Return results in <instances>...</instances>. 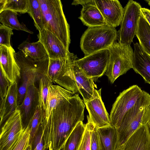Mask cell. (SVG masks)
<instances>
[{
  "instance_id": "b9f144b4",
  "label": "cell",
  "mask_w": 150,
  "mask_h": 150,
  "mask_svg": "<svg viewBox=\"0 0 150 150\" xmlns=\"http://www.w3.org/2000/svg\"><path fill=\"white\" fill-rule=\"evenodd\" d=\"M25 150H32L31 146L29 145Z\"/></svg>"
},
{
  "instance_id": "1f68e13d",
  "label": "cell",
  "mask_w": 150,
  "mask_h": 150,
  "mask_svg": "<svg viewBox=\"0 0 150 150\" xmlns=\"http://www.w3.org/2000/svg\"><path fill=\"white\" fill-rule=\"evenodd\" d=\"M13 30L2 24H0V46L4 45L8 48L12 46L10 44V38L13 34Z\"/></svg>"
},
{
  "instance_id": "e0dca14e",
  "label": "cell",
  "mask_w": 150,
  "mask_h": 150,
  "mask_svg": "<svg viewBox=\"0 0 150 150\" xmlns=\"http://www.w3.org/2000/svg\"><path fill=\"white\" fill-rule=\"evenodd\" d=\"M132 69L150 84V56L144 52L138 42L134 44Z\"/></svg>"
},
{
  "instance_id": "836d02e7",
  "label": "cell",
  "mask_w": 150,
  "mask_h": 150,
  "mask_svg": "<svg viewBox=\"0 0 150 150\" xmlns=\"http://www.w3.org/2000/svg\"><path fill=\"white\" fill-rule=\"evenodd\" d=\"M0 96L1 100L6 95L8 88L11 83L4 76L0 69Z\"/></svg>"
},
{
  "instance_id": "d6a6232c",
  "label": "cell",
  "mask_w": 150,
  "mask_h": 150,
  "mask_svg": "<svg viewBox=\"0 0 150 150\" xmlns=\"http://www.w3.org/2000/svg\"><path fill=\"white\" fill-rule=\"evenodd\" d=\"M30 129L28 126L24 130L18 142L12 150H25L29 145Z\"/></svg>"
},
{
  "instance_id": "7bdbcfd3",
  "label": "cell",
  "mask_w": 150,
  "mask_h": 150,
  "mask_svg": "<svg viewBox=\"0 0 150 150\" xmlns=\"http://www.w3.org/2000/svg\"><path fill=\"white\" fill-rule=\"evenodd\" d=\"M148 3L149 5L150 6V0H145Z\"/></svg>"
},
{
  "instance_id": "5b68a950",
  "label": "cell",
  "mask_w": 150,
  "mask_h": 150,
  "mask_svg": "<svg viewBox=\"0 0 150 150\" xmlns=\"http://www.w3.org/2000/svg\"><path fill=\"white\" fill-rule=\"evenodd\" d=\"M108 49L110 55L105 74L113 83L119 77L132 68L134 52L130 45L116 41Z\"/></svg>"
},
{
  "instance_id": "4fadbf2b",
  "label": "cell",
  "mask_w": 150,
  "mask_h": 150,
  "mask_svg": "<svg viewBox=\"0 0 150 150\" xmlns=\"http://www.w3.org/2000/svg\"><path fill=\"white\" fill-rule=\"evenodd\" d=\"M0 69L6 78L12 84L21 78V68L14 57L15 52L12 47L0 46Z\"/></svg>"
},
{
  "instance_id": "8fae6325",
  "label": "cell",
  "mask_w": 150,
  "mask_h": 150,
  "mask_svg": "<svg viewBox=\"0 0 150 150\" xmlns=\"http://www.w3.org/2000/svg\"><path fill=\"white\" fill-rule=\"evenodd\" d=\"M101 88L95 89L93 97L87 101H83L88 112V116L96 128L111 125L109 116L101 97Z\"/></svg>"
},
{
  "instance_id": "7402d4cb",
  "label": "cell",
  "mask_w": 150,
  "mask_h": 150,
  "mask_svg": "<svg viewBox=\"0 0 150 150\" xmlns=\"http://www.w3.org/2000/svg\"><path fill=\"white\" fill-rule=\"evenodd\" d=\"M26 56H29L36 61H43L49 58L44 46L39 40L31 43L27 40L23 41L18 47Z\"/></svg>"
},
{
  "instance_id": "ab89813d",
  "label": "cell",
  "mask_w": 150,
  "mask_h": 150,
  "mask_svg": "<svg viewBox=\"0 0 150 150\" xmlns=\"http://www.w3.org/2000/svg\"><path fill=\"white\" fill-rule=\"evenodd\" d=\"M34 150H45L42 138Z\"/></svg>"
},
{
  "instance_id": "e575fe53",
  "label": "cell",
  "mask_w": 150,
  "mask_h": 150,
  "mask_svg": "<svg viewBox=\"0 0 150 150\" xmlns=\"http://www.w3.org/2000/svg\"><path fill=\"white\" fill-rule=\"evenodd\" d=\"M90 146L91 150H101L98 133L97 128L95 127L91 135Z\"/></svg>"
},
{
  "instance_id": "30bf717a",
  "label": "cell",
  "mask_w": 150,
  "mask_h": 150,
  "mask_svg": "<svg viewBox=\"0 0 150 150\" xmlns=\"http://www.w3.org/2000/svg\"><path fill=\"white\" fill-rule=\"evenodd\" d=\"M147 106H138L125 115L119 127L116 129L117 135L116 150L124 144L141 124L144 109Z\"/></svg>"
},
{
  "instance_id": "ba28073f",
  "label": "cell",
  "mask_w": 150,
  "mask_h": 150,
  "mask_svg": "<svg viewBox=\"0 0 150 150\" xmlns=\"http://www.w3.org/2000/svg\"><path fill=\"white\" fill-rule=\"evenodd\" d=\"M110 55L109 49L103 50L77 59L75 64L86 76L96 81L105 73Z\"/></svg>"
},
{
  "instance_id": "277c9868",
  "label": "cell",
  "mask_w": 150,
  "mask_h": 150,
  "mask_svg": "<svg viewBox=\"0 0 150 150\" xmlns=\"http://www.w3.org/2000/svg\"><path fill=\"white\" fill-rule=\"evenodd\" d=\"M117 40V31L107 25L88 28L82 35L80 47L84 56L108 49Z\"/></svg>"
},
{
  "instance_id": "60d3db41",
  "label": "cell",
  "mask_w": 150,
  "mask_h": 150,
  "mask_svg": "<svg viewBox=\"0 0 150 150\" xmlns=\"http://www.w3.org/2000/svg\"><path fill=\"white\" fill-rule=\"evenodd\" d=\"M6 0H0V13L3 11Z\"/></svg>"
},
{
  "instance_id": "4dcf8cb0",
  "label": "cell",
  "mask_w": 150,
  "mask_h": 150,
  "mask_svg": "<svg viewBox=\"0 0 150 150\" xmlns=\"http://www.w3.org/2000/svg\"><path fill=\"white\" fill-rule=\"evenodd\" d=\"M88 122L86 124L83 136L77 150H91V133L95 126L91 122L88 115Z\"/></svg>"
},
{
  "instance_id": "f35d334b",
  "label": "cell",
  "mask_w": 150,
  "mask_h": 150,
  "mask_svg": "<svg viewBox=\"0 0 150 150\" xmlns=\"http://www.w3.org/2000/svg\"><path fill=\"white\" fill-rule=\"evenodd\" d=\"M93 0H74L73 1L71 4L76 6L80 4L83 6L86 4L91 3Z\"/></svg>"
},
{
  "instance_id": "2e32d148",
  "label": "cell",
  "mask_w": 150,
  "mask_h": 150,
  "mask_svg": "<svg viewBox=\"0 0 150 150\" xmlns=\"http://www.w3.org/2000/svg\"><path fill=\"white\" fill-rule=\"evenodd\" d=\"M18 89L16 81L9 87L4 98L1 100L0 125H3L10 116L18 108Z\"/></svg>"
},
{
  "instance_id": "ffe728a7",
  "label": "cell",
  "mask_w": 150,
  "mask_h": 150,
  "mask_svg": "<svg viewBox=\"0 0 150 150\" xmlns=\"http://www.w3.org/2000/svg\"><path fill=\"white\" fill-rule=\"evenodd\" d=\"M73 71L78 91L83 97V101H87L93 97L96 86L92 79L86 76L75 63Z\"/></svg>"
},
{
  "instance_id": "6da1fadb",
  "label": "cell",
  "mask_w": 150,
  "mask_h": 150,
  "mask_svg": "<svg viewBox=\"0 0 150 150\" xmlns=\"http://www.w3.org/2000/svg\"><path fill=\"white\" fill-rule=\"evenodd\" d=\"M85 104L78 94L61 101L41 125L45 150H62L68 137L80 121H83Z\"/></svg>"
},
{
  "instance_id": "5bb4252c",
  "label": "cell",
  "mask_w": 150,
  "mask_h": 150,
  "mask_svg": "<svg viewBox=\"0 0 150 150\" xmlns=\"http://www.w3.org/2000/svg\"><path fill=\"white\" fill-rule=\"evenodd\" d=\"M39 40L42 44L49 58L56 59L68 57L70 52L62 42L53 33L43 29L37 35Z\"/></svg>"
},
{
  "instance_id": "ac0fdd59",
  "label": "cell",
  "mask_w": 150,
  "mask_h": 150,
  "mask_svg": "<svg viewBox=\"0 0 150 150\" xmlns=\"http://www.w3.org/2000/svg\"><path fill=\"white\" fill-rule=\"evenodd\" d=\"M79 17L84 25L88 28L106 25L103 17L96 6L94 0L82 6Z\"/></svg>"
},
{
  "instance_id": "d4e9b609",
  "label": "cell",
  "mask_w": 150,
  "mask_h": 150,
  "mask_svg": "<svg viewBox=\"0 0 150 150\" xmlns=\"http://www.w3.org/2000/svg\"><path fill=\"white\" fill-rule=\"evenodd\" d=\"M86 124L80 121L72 130L62 150H77L82 141Z\"/></svg>"
},
{
  "instance_id": "3957f363",
  "label": "cell",
  "mask_w": 150,
  "mask_h": 150,
  "mask_svg": "<svg viewBox=\"0 0 150 150\" xmlns=\"http://www.w3.org/2000/svg\"><path fill=\"white\" fill-rule=\"evenodd\" d=\"M150 105V95L137 85L130 86L120 93L112 105L109 115L111 125L116 129L125 116L139 106Z\"/></svg>"
},
{
  "instance_id": "7a4b0ae2",
  "label": "cell",
  "mask_w": 150,
  "mask_h": 150,
  "mask_svg": "<svg viewBox=\"0 0 150 150\" xmlns=\"http://www.w3.org/2000/svg\"><path fill=\"white\" fill-rule=\"evenodd\" d=\"M43 15L44 29L51 32L68 50L70 43L69 27L60 0H39Z\"/></svg>"
},
{
  "instance_id": "484cf974",
  "label": "cell",
  "mask_w": 150,
  "mask_h": 150,
  "mask_svg": "<svg viewBox=\"0 0 150 150\" xmlns=\"http://www.w3.org/2000/svg\"><path fill=\"white\" fill-rule=\"evenodd\" d=\"M17 13L12 11L4 10L0 13V22L2 24L13 30H22L33 34L23 23L19 22L17 18Z\"/></svg>"
},
{
  "instance_id": "9a60e30c",
  "label": "cell",
  "mask_w": 150,
  "mask_h": 150,
  "mask_svg": "<svg viewBox=\"0 0 150 150\" xmlns=\"http://www.w3.org/2000/svg\"><path fill=\"white\" fill-rule=\"evenodd\" d=\"M119 148L122 150H150V134L147 126L141 123Z\"/></svg>"
},
{
  "instance_id": "83f0119b",
  "label": "cell",
  "mask_w": 150,
  "mask_h": 150,
  "mask_svg": "<svg viewBox=\"0 0 150 150\" xmlns=\"http://www.w3.org/2000/svg\"><path fill=\"white\" fill-rule=\"evenodd\" d=\"M27 13L33 19L37 30L42 31L44 29L43 15L39 0H29Z\"/></svg>"
},
{
  "instance_id": "8d00e7d4",
  "label": "cell",
  "mask_w": 150,
  "mask_h": 150,
  "mask_svg": "<svg viewBox=\"0 0 150 150\" xmlns=\"http://www.w3.org/2000/svg\"><path fill=\"white\" fill-rule=\"evenodd\" d=\"M42 130L40 125L33 140L31 145L32 150H34L37 145L40 142L42 138Z\"/></svg>"
},
{
  "instance_id": "74e56055",
  "label": "cell",
  "mask_w": 150,
  "mask_h": 150,
  "mask_svg": "<svg viewBox=\"0 0 150 150\" xmlns=\"http://www.w3.org/2000/svg\"><path fill=\"white\" fill-rule=\"evenodd\" d=\"M141 13L150 25V10L142 8L141 9Z\"/></svg>"
},
{
  "instance_id": "603a6c76",
  "label": "cell",
  "mask_w": 150,
  "mask_h": 150,
  "mask_svg": "<svg viewBox=\"0 0 150 150\" xmlns=\"http://www.w3.org/2000/svg\"><path fill=\"white\" fill-rule=\"evenodd\" d=\"M97 128L101 150H116L117 143L116 128L111 125Z\"/></svg>"
},
{
  "instance_id": "4316f807",
  "label": "cell",
  "mask_w": 150,
  "mask_h": 150,
  "mask_svg": "<svg viewBox=\"0 0 150 150\" xmlns=\"http://www.w3.org/2000/svg\"><path fill=\"white\" fill-rule=\"evenodd\" d=\"M52 84L45 71L40 80L38 93V105L44 112L47 108L49 88Z\"/></svg>"
},
{
  "instance_id": "cb8c5ba5",
  "label": "cell",
  "mask_w": 150,
  "mask_h": 150,
  "mask_svg": "<svg viewBox=\"0 0 150 150\" xmlns=\"http://www.w3.org/2000/svg\"><path fill=\"white\" fill-rule=\"evenodd\" d=\"M135 35L142 48L150 56V25L141 14L138 21Z\"/></svg>"
},
{
  "instance_id": "44dd1931",
  "label": "cell",
  "mask_w": 150,
  "mask_h": 150,
  "mask_svg": "<svg viewBox=\"0 0 150 150\" xmlns=\"http://www.w3.org/2000/svg\"><path fill=\"white\" fill-rule=\"evenodd\" d=\"M38 92L35 83L30 86L28 88L24 100L18 106V108L21 112L23 127L25 130L28 126L30 120L33 116L31 111L36 93Z\"/></svg>"
},
{
  "instance_id": "9c48e42d",
  "label": "cell",
  "mask_w": 150,
  "mask_h": 150,
  "mask_svg": "<svg viewBox=\"0 0 150 150\" xmlns=\"http://www.w3.org/2000/svg\"><path fill=\"white\" fill-rule=\"evenodd\" d=\"M21 112L18 109L2 125L0 135V150H12L20 139L24 131Z\"/></svg>"
},
{
  "instance_id": "d590c367",
  "label": "cell",
  "mask_w": 150,
  "mask_h": 150,
  "mask_svg": "<svg viewBox=\"0 0 150 150\" xmlns=\"http://www.w3.org/2000/svg\"><path fill=\"white\" fill-rule=\"evenodd\" d=\"M142 123L145 125L147 126L150 134V105L146 107L144 109Z\"/></svg>"
},
{
  "instance_id": "ee69618b",
  "label": "cell",
  "mask_w": 150,
  "mask_h": 150,
  "mask_svg": "<svg viewBox=\"0 0 150 150\" xmlns=\"http://www.w3.org/2000/svg\"><path fill=\"white\" fill-rule=\"evenodd\" d=\"M116 150H122L120 148H119Z\"/></svg>"
},
{
  "instance_id": "8992f818",
  "label": "cell",
  "mask_w": 150,
  "mask_h": 150,
  "mask_svg": "<svg viewBox=\"0 0 150 150\" xmlns=\"http://www.w3.org/2000/svg\"><path fill=\"white\" fill-rule=\"evenodd\" d=\"M77 59V56L72 53L66 58H49L45 73L52 83L66 89H72L76 86L73 69Z\"/></svg>"
},
{
  "instance_id": "d6986e66",
  "label": "cell",
  "mask_w": 150,
  "mask_h": 150,
  "mask_svg": "<svg viewBox=\"0 0 150 150\" xmlns=\"http://www.w3.org/2000/svg\"><path fill=\"white\" fill-rule=\"evenodd\" d=\"M75 93L60 86L51 84L49 88L47 104L43 119H47L52 111L62 100L72 97Z\"/></svg>"
},
{
  "instance_id": "f1b7e54d",
  "label": "cell",
  "mask_w": 150,
  "mask_h": 150,
  "mask_svg": "<svg viewBox=\"0 0 150 150\" xmlns=\"http://www.w3.org/2000/svg\"><path fill=\"white\" fill-rule=\"evenodd\" d=\"M44 113L43 110L38 104L37 105L28 126L30 129L29 145L31 146L34 138L41 125Z\"/></svg>"
},
{
  "instance_id": "7c38bea8",
  "label": "cell",
  "mask_w": 150,
  "mask_h": 150,
  "mask_svg": "<svg viewBox=\"0 0 150 150\" xmlns=\"http://www.w3.org/2000/svg\"><path fill=\"white\" fill-rule=\"evenodd\" d=\"M106 25L115 28L120 25L124 13V8L118 0H94Z\"/></svg>"
},
{
  "instance_id": "52a82bcc",
  "label": "cell",
  "mask_w": 150,
  "mask_h": 150,
  "mask_svg": "<svg viewBox=\"0 0 150 150\" xmlns=\"http://www.w3.org/2000/svg\"><path fill=\"white\" fill-rule=\"evenodd\" d=\"M142 8L137 1L129 0L124 8L123 18L117 31V40L120 44L130 45L135 35Z\"/></svg>"
},
{
  "instance_id": "f546056e",
  "label": "cell",
  "mask_w": 150,
  "mask_h": 150,
  "mask_svg": "<svg viewBox=\"0 0 150 150\" xmlns=\"http://www.w3.org/2000/svg\"><path fill=\"white\" fill-rule=\"evenodd\" d=\"M28 5L29 0H6L3 11L7 10L25 13L28 12Z\"/></svg>"
}]
</instances>
